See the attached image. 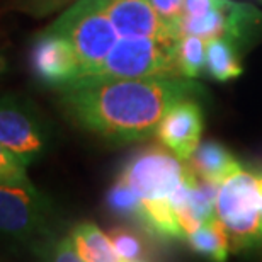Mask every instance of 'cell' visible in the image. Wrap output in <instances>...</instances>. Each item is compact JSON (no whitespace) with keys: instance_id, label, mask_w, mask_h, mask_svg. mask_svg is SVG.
Wrapping results in <instances>:
<instances>
[{"instance_id":"6da1fadb","label":"cell","mask_w":262,"mask_h":262,"mask_svg":"<svg viewBox=\"0 0 262 262\" xmlns=\"http://www.w3.org/2000/svg\"><path fill=\"white\" fill-rule=\"evenodd\" d=\"M204 92L196 78L184 75L83 80L60 89L58 104L78 128L109 141L131 143L157 135L176 104Z\"/></svg>"},{"instance_id":"7a4b0ae2","label":"cell","mask_w":262,"mask_h":262,"mask_svg":"<svg viewBox=\"0 0 262 262\" xmlns=\"http://www.w3.org/2000/svg\"><path fill=\"white\" fill-rule=\"evenodd\" d=\"M53 201L33 186L0 184V238L29 245L34 252L55 237Z\"/></svg>"},{"instance_id":"3957f363","label":"cell","mask_w":262,"mask_h":262,"mask_svg":"<svg viewBox=\"0 0 262 262\" xmlns=\"http://www.w3.org/2000/svg\"><path fill=\"white\" fill-rule=\"evenodd\" d=\"M48 28L73 45L80 61L78 78L96 70L119 39L116 28L99 0H77Z\"/></svg>"},{"instance_id":"277c9868","label":"cell","mask_w":262,"mask_h":262,"mask_svg":"<svg viewBox=\"0 0 262 262\" xmlns=\"http://www.w3.org/2000/svg\"><path fill=\"white\" fill-rule=\"evenodd\" d=\"M176 45L177 41L172 39L119 38L102 63L75 82L181 75Z\"/></svg>"},{"instance_id":"5b68a950","label":"cell","mask_w":262,"mask_h":262,"mask_svg":"<svg viewBox=\"0 0 262 262\" xmlns=\"http://www.w3.org/2000/svg\"><path fill=\"white\" fill-rule=\"evenodd\" d=\"M214 214L230 237V250L262 245V218L257 208V174L242 167L218 187Z\"/></svg>"},{"instance_id":"8992f818","label":"cell","mask_w":262,"mask_h":262,"mask_svg":"<svg viewBox=\"0 0 262 262\" xmlns=\"http://www.w3.org/2000/svg\"><path fill=\"white\" fill-rule=\"evenodd\" d=\"M53 128L43 111L23 94L0 96V143L24 164L33 165L48 154Z\"/></svg>"},{"instance_id":"52a82bcc","label":"cell","mask_w":262,"mask_h":262,"mask_svg":"<svg viewBox=\"0 0 262 262\" xmlns=\"http://www.w3.org/2000/svg\"><path fill=\"white\" fill-rule=\"evenodd\" d=\"M192 169L164 145L140 150L123 167L119 179L133 189L141 201H170L189 179Z\"/></svg>"},{"instance_id":"ba28073f","label":"cell","mask_w":262,"mask_h":262,"mask_svg":"<svg viewBox=\"0 0 262 262\" xmlns=\"http://www.w3.org/2000/svg\"><path fill=\"white\" fill-rule=\"evenodd\" d=\"M29 67L36 80L55 91L70 85L80 75V61L73 45L50 28L31 43Z\"/></svg>"},{"instance_id":"9c48e42d","label":"cell","mask_w":262,"mask_h":262,"mask_svg":"<svg viewBox=\"0 0 262 262\" xmlns=\"http://www.w3.org/2000/svg\"><path fill=\"white\" fill-rule=\"evenodd\" d=\"M99 4L109 15L119 38L177 41L148 0H99Z\"/></svg>"},{"instance_id":"30bf717a","label":"cell","mask_w":262,"mask_h":262,"mask_svg":"<svg viewBox=\"0 0 262 262\" xmlns=\"http://www.w3.org/2000/svg\"><path fill=\"white\" fill-rule=\"evenodd\" d=\"M204 119L196 99H184L176 104L159 124L157 136L181 160H187L201 143Z\"/></svg>"},{"instance_id":"8fae6325","label":"cell","mask_w":262,"mask_h":262,"mask_svg":"<svg viewBox=\"0 0 262 262\" xmlns=\"http://www.w3.org/2000/svg\"><path fill=\"white\" fill-rule=\"evenodd\" d=\"M187 164L192 172L214 184H222L230 174L240 169V162L228 151L223 145L216 141H204L199 143L198 148L192 151V155L187 159Z\"/></svg>"},{"instance_id":"7c38bea8","label":"cell","mask_w":262,"mask_h":262,"mask_svg":"<svg viewBox=\"0 0 262 262\" xmlns=\"http://www.w3.org/2000/svg\"><path fill=\"white\" fill-rule=\"evenodd\" d=\"M70 235L82 262H119L109 233L102 232L96 223H78Z\"/></svg>"},{"instance_id":"4fadbf2b","label":"cell","mask_w":262,"mask_h":262,"mask_svg":"<svg viewBox=\"0 0 262 262\" xmlns=\"http://www.w3.org/2000/svg\"><path fill=\"white\" fill-rule=\"evenodd\" d=\"M206 70L209 77L218 82H228L242 75L244 68L242 61H240L237 43H233L228 38L208 39Z\"/></svg>"},{"instance_id":"5bb4252c","label":"cell","mask_w":262,"mask_h":262,"mask_svg":"<svg viewBox=\"0 0 262 262\" xmlns=\"http://www.w3.org/2000/svg\"><path fill=\"white\" fill-rule=\"evenodd\" d=\"M186 240L194 252L208 255L213 260H225L230 250L228 232L216 214L204 220Z\"/></svg>"},{"instance_id":"9a60e30c","label":"cell","mask_w":262,"mask_h":262,"mask_svg":"<svg viewBox=\"0 0 262 262\" xmlns=\"http://www.w3.org/2000/svg\"><path fill=\"white\" fill-rule=\"evenodd\" d=\"M206 46L208 39L196 34H184L177 39L176 53L181 75L198 78L206 68Z\"/></svg>"},{"instance_id":"2e32d148","label":"cell","mask_w":262,"mask_h":262,"mask_svg":"<svg viewBox=\"0 0 262 262\" xmlns=\"http://www.w3.org/2000/svg\"><path fill=\"white\" fill-rule=\"evenodd\" d=\"M109 238H111L119 262H140L151 259L148 244L135 230L124 227L113 228L109 232Z\"/></svg>"},{"instance_id":"e0dca14e","label":"cell","mask_w":262,"mask_h":262,"mask_svg":"<svg viewBox=\"0 0 262 262\" xmlns=\"http://www.w3.org/2000/svg\"><path fill=\"white\" fill-rule=\"evenodd\" d=\"M24 164L12 150L0 143V184L4 186H33Z\"/></svg>"},{"instance_id":"ac0fdd59","label":"cell","mask_w":262,"mask_h":262,"mask_svg":"<svg viewBox=\"0 0 262 262\" xmlns=\"http://www.w3.org/2000/svg\"><path fill=\"white\" fill-rule=\"evenodd\" d=\"M107 206L119 216L136 218L140 209V198L126 182L118 177L107 192Z\"/></svg>"},{"instance_id":"d6986e66","label":"cell","mask_w":262,"mask_h":262,"mask_svg":"<svg viewBox=\"0 0 262 262\" xmlns=\"http://www.w3.org/2000/svg\"><path fill=\"white\" fill-rule=\"evenodd\" d=\"M36 254H41L43 257L50 259V260L80 262V255L77 252L75 242H73L70 233L65 235V237H53L51 240H48V242H46Z\"/></svg>"},{"instance_id":"ffe728a7","label":"cell","mask_w":262,"mask_h":262,"mask_svg":"<svg viewBox=\"0 0 262 262\" xmlns=\"http://www.w3.org/2000/svg\"><path fill=\"white\" fill-rule=\"evenodd\" d=\"M73 2H77V0H14V7L19 12L31 15V17L41 19L67 9Z\"/></svg>"},{"instance_id":"44dd1931","label":"cell","mask_w":262,"mask_h":262,"mask_svg":"<svg viewBox=\"0 0 262 262\" xmlns=\"http://www.w3.org/2000/svg\"><path fill=\"white\" fill-rule=\"evenodd\" d=\"M172 34L179 39V23L184 14V0H148Z\"/></svg>"},{"instance_id":"7402d4cb","label":"cell","mask_w":262,"mask_h":262,"mask_svg":"<svg viewBox=\"0 0 262 262\" xmlns=\"http://www.w3.org/2000/svg\"><path fill=\"white\" fill-rule=\"evenodd\" d=\"M257 208L262 218V176L260 174H257Z\"/></svg>"},{"instance_id":"603a6c76","label":"cell","mask_w":262,"mask_h":262,"mask_svg":"<svg viewBox=\"0 0 262 262\" xmlns=\"http://www.w3.org/2000/svg\"><path fill=\"white\" fill-rule=\"evenodd\" d=\"M5 70V60H4V56L0 55V73H2Z\"/></svg>"}]
</instances>
